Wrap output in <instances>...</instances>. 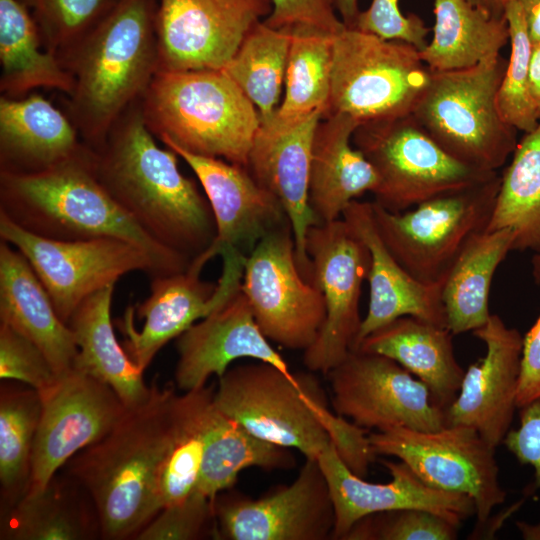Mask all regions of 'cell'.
Instances as JSON below:
<instances>
[{"mask_svg":"<svg viewBox=\"0 0 540 540\" xmlns=\"http://www.w3.org/2000/svg\"><path fill=\"white\" fill-rule=\"evenodd\" d=\"M148 129L141 98L114 122L95 152V173L111 197L157 241L191 259L216 238L210 204L160 148Z\"/></svg>","mask_w":540,"mask_h":540,"instance_id":"6da1fadb","label":"cell"},{"mask_svg":"<svg viewBox=\"0 0 540 540\" xmlns=\"http://www.w3.org/2000/svg\"><path fill=\"white\" fill-rule=\"evenodd\" d=\"M176 397L173 387L153 382L144 403L68 460L65 473L89 493L102 539H135L161 511L159 481L176 437Z\"/></svg>","mask_w":540,"mask_h":540,"instance_id":"7a4b0ae2","label":"cell"},{"mask_svg":"<svg viewBox=\"0 0 540 540\" xmlns=\"http://www.w3.org/2000/svg\"><path fill=\"white\" fill-rule=\"evenodd\" d=\"M0 212L49 239L128 241L148 253L156 277L185 271L192 261L157 241L111 197L97 179L90 147L43 172H0Z\"/></svg>","mask_w":540,"mask_h":540,"instance_id":"3957f363","label":"cell"},{"mask_svg":"<svg viewBox=\"0 0 540 540\" xmlns=\"http://www.w3.org/2000/svg\"><path fill=\"white\" fill-rule=\"evenodd\" d=\"M157 6L158 0H119L61 62L74 78L63 111L93 150L158 71Z\"/></svg>","mask_w":540,"mask_h":540,"instance_id":"277c9868","label":"cell"},{"mask_svg":"<svg viewBox=\"0 0 540 540\" xmlns=\"http://www.w3.org/2000/svg\"><path fill=\"white\" fill-rule=\"evenodd\" d=\"M141 104L161 142L247 168L260 115L223 70L158 71Z\"/></svg>","mask_w":540,"mask_h":540,"instance_id":"5b68a950","label":"cell"},{"mask_svg":"<svg viewBox=\"0 0 540 540\" xmlns=\"http://www.w3.org/2000/svg\"><path fill=\"white\" fill-rule=\"evenodd\" d=\"M312 373L287 374L262 361L240 364L218 378L214 401L255 437L318 459L333 444L327 430L333 411Z\"/></svg>","mask_w":540,"mask_h":540,"instance_id":"8992f818","label":"cell"},{"mask_svg":"<svg viewBox=\"0 0 540 540\" xmlns=\"http://www.w3.org/2000/svg\"><path fill=\"white\" fill-rule=\"evenodd\" d=\"M506 64L499 54L469 68L432 71L412 111L445 151L488 172L503 166L518 144L517 130L504 121L497 106Z\"/></svg>","mask_w":540,"mask_h":540,"instance_id":"52a82bcc","label":"cell"},{"mask_svg":"<svg viewBox=\"0 0 540 540\" xmlns=\"http://www.w3.org/2000/svg\"><path fill=\"white\" fill-rule=\"evenodd\" d=\"M432 70L413 45L345 26L334 35L329 105L360 124L412 114Z\"/></svg>","mask_w":540,"mask_h":540,"instance_id":"ba28073f","label":"cell"},{"mask_svg":"<svg viewBox=\"0 0 540 540\" xmlns=\"http://www.w3.org/2000/svg\"><path fill=\"white\" fill-rule=\"evenodd\" d=\"M501 178L446 193L390 212L372 202L377 231L399 264L425 284L445 282L451 267L478 234L486 231Z\"/></svg>","mask_w":540,"mask_h":540,"instance_id":"9c48e42d","label":"cell"},{"mask_svg":"<svg viewBox=\"0 0 540 540\" xmlns=\"http://www.w3.org/2000/svg\"><path fill=\"white\" fill-rule=\"evenodd\" d=\"M352 140L378 175L374 202L390 212L405 211L497 175L454 158L412 114L361 123Z\"/></svg>","mask_w":540,"mask_h":540,"instance_id":"30bf717a","label":"cell"},{"mask_svg":"<svg viewBox=\"0 0 540 540\" xmlns=\"http://www.w3.org/2000/svg\"><path fill=\"white\" fill-rule=\"evenodd\" d=\"M368 440L376 456L397 457L430 487L469 496L478 524L506 499L496 448L472 427L445 426L430 432L393 427L368 432Z\"/></svg>","mask_w":540,"mask_h":540,"instance_id":"8fae6325","label":"cell"},{"mask_svg":"<svg viewBox=\"0 0 540 540\" xmlns=\"http://www.w3.org/2000/svg\"><path fill=\"white\" fill-rule=\"evenodd\" d=\"M0 237L26 257L66 324L85 298L123 275L140 271L151 279L157 276L148 253L121 239H49L28 232L1 212Z\"/></svg>","mask_w":540,"mask_h":540,"instance_id":"7c38bea8","label":"cell"},{"mask_svg":"<svg viewBox=\"0 0 540 540\" xmlns=\"http://www.w3.org/2000/svg\"><path fill=\"white\" fill-rule=\"evenodd\" d=\"M222 273L217 283L200 275L211 260L207 251L182 272L151 279L150 295L129 306L117 326L125 336L123 348L144 372L170 340L221 306L240 286L246 257L231 248L221 250Z\"/></svg>","mask_w":540,"mask_h":540,"instance_id":"4fadbf2b","label":"cell"},{"mask_svg":"<svg viewBox=\"0 0 540 540\" xmlns=\"http://www.w3.org/2000/svg\"><path fill=\"white\" fill-rule=\"evenodd\" d=\"M306 252L310 281L322 292L326 317L315 341L303 351V363L310 372L327 375L347 356L359 333L361 289L371 254L342 217L311 226Z\"/></svg>","mask_w":540,"mask_h":540,"instance_id":"5bb4252c","label":"cell"},{"mask_svg":"<svg viewBox=\"0 0 540 540\" xmlns=\"http://www.w3.org/2000/svg\"><path fill=\"white\" fill-rule=\"evenodd\" d=\"M241 290L269 341L303 351L315 341L325 302L298 267L290 222L266 235L246 257Z\"/></svg>","mask_w":540,"mask_h":540,"instance_id":"9a60e30c","label":"cell"},{"mask_svg":"<svg viewBox=\"0 0 540 540\" xmlns=\"http://www.w3.org/2000/svg\"><path fill=\"white\" fill-rule=\"evenodd\" d=\"M327 376L333 411L361 428L445 427V411L433 403L428 387L391 358L350 350Z\"/></svg>","mask_w":540,"mask_h":540,"instance_id":"2e32d148","label":"cell"},{"mask_svg":"<svg viewBox=\"0 0 540 540\" xmlns=\"http://www.w3.org/2000/svg\"><path fill=\"white\" fill-rule=\"evenodd\" d=\"M215 538L225 540L332 539L335 510L317 459L305 458L295 480L251 498L231 489L214 501Z\"/></svg>","mask_w":540,"mask_h":540,"instance_id":"e0dca14e","label":"cell"},{"mask_svg":"<svg viewBox=\"0 0 540 540\" xmlns=\"http://www.w3.org/2000/svg\"><path fill=\"white\" fill-rule=\"evenodd\" d=\"M39 394L41 415L27 494L44 489L60 467L106 436L128 409L108 384L76 369L59 375Z\"/></svg>","mask_w":540,"mask_h":540,"instance_id":"ac0fdd59","label":"cell"},{"mask_svg":"<svg viewBox=\"0 0 540 540\" xmlns=\"http://www.w3.org/2000/svg\"><path fill=\"white\" fill-rule=\"evenodd\" d=\"M272 9V0H158V71L222 70Z\"/></svg>","mask_w":540,"mask_h":540,"instance_id":"d6986e66","label":"cell"},{"mask_svg":"<svg viewBox=\"0 0 540 540\" xmlns=\"http://www.w3.org/2000/svg\"><path fill=\"white\" fill-rule=\"evenodd\" d=\"M276 113V112H275ZM323 118L320 110L260 122L248 158L253 178L282 204L292 226L298 267L310 281L311 262L306 252L309 228L319 224L309 204L312 141Z\"/></svg>","mask_w":540,"mask_h":540,"instance_id":"ffe728a7","label":"cell"},{"mask_svg":"<svg viewBox=\"0 0 540 540\" xmlns=\"http://www.w3.org/2000/svg\"><path fill=\"white\" fill-rule=\"evenodd\" d=\"M317 460L335 510L332 539L343 540L358 520L383 511L422 509L458 526L476 513L474 501L469 496L430 487L400 460H380L390 474L387 483H372L354 474L340 458L334 444Z\"/></svg>","mask_w":540,"mask_h":540,"instance_id":"44dd1931","label":"cell"},{"mask_svg":"<svg viewBox=\"0 0 540 540\" xmlns=\"http://www.w3.org/2000/svg\"><path fill=\"white\" fill-rule=\"evenodd\" d=\"M472 332L486 353L465 371L456 398L445 410V426L472 427L497 448L517 409L523 336L496 314Z\"/></svg>","mask_w":540,"mask_h":540,"instance_id":"7402d4cb","label":"cell"},{"mask_svg":"<svg viewBox=\"0 0 540 540\" xmlns=\"http://www.w3.org/2000/svg\"><path fill=\"white\" fill-rule=\"evenodd\" d=\"M162 143L187 163L206 194L216 225L208 248L212 257L224 248L247 257L266 235L290 222L280 201L246 167Z\"/></svg>","mask_w":540,"mask_h":540,"instance_id":"603a6c76","label":"cell"},{"mask_svg":"<svg viewBox=\"0 0 540 540\" xmlns=\"http://www.w3.org/2000/svg\"><path fill=\"white\" fill-rule=\"evenodd\" d=\"M175 381L189 391L220 378L242 358L272 364L293 374L284 358L260 330L241 286L216 310L193 324L176 341Z\"/></svg>","mask_w":540,"mask_h":540,"instance_id":"cb8c5ba5","label":"cell"},{"mask_svg":"<svg viewBox=\"0 0 540 540\" xmlns=\"http://www.w3.org/2000/svg\"><path fill=\"white\" fill-rule=\"evenodd\" d=\"M342 218L371 254L367 276L369 306L352 349L368 334L401 316H413L447 328L442 301L444 282L425 284L399 264L377 231L372 202L353 200L343 211Z\"/></svg>","mask_w":540,"mask_h":540,"instance_id":"d4e9b609","label":"cell"},{"mask_svg":"<svg viewBox=\"0 0 540 540\" xmlns=\"http://www.w3.org/2000/svg\"><path fill=\"white\" fill-rule=\"evenodd\" d=\"M87 147L67 114L42 95H1L0 172H43Z\"/></svg>","mask_w":540,"mask_h":540,"instance_id":"484cf974","label":"cell"},{"mask_svg":"<svg viewBox=\"0 0 540 540\" xmlns=\"http://www.w3.org/2000/svg\"><path fill=\"white\" fill-rule=\"evenodd\" d=\"M215 388L206 384L189 390L204 443L196 489L213 501L219 493L233 488L246 468L273 471L296 464L291 449L255 437L222 412L214 401Z\"/></svg>","mask_w":540,"mask_h":540,"instance_id":"4316f807","label":"cell"},{"mask_svg":"<svg viewBox=\"0 0 540 540\" xmlns=\"http://www.w3.org/2000/svg\"><path fill=\"white\" fill-rule=\"evenodd\" d=\"M0 322L32 340L57 374L74 369V335L58 316L49 294L26 257L0 242Z\"/></svg>","mask_w":540,"mask_h":540,"instance_id":"83f0119b","label":"cell"},{"mask_svg":"<svg viewBox=\"0 0 540 540\" xmlns=\"http://www.w3.org/2000/svg\"><path fill=\"white\" fill-rule=\"evenodd\" d=\"M360 123L347 114H332L317 124L312 141L309 204L319 223L342 217L365 192L377 190L379 178L351 139Z\"/></svg>","mask_w":540,"mask_h":540,"instance_id":"f1b7e54d","label":"cell"},{"mask_svg":"<svg viewBox=\"0 0 540 540\" xmlns=\"http://www.w3.org/2000/svg\"><path fill=\"white\" fill-rule=\"evenodd\" d=\"M454 335L413 316H401L363 338L352 350L393 359L429 389L433 403L444 411L456 398L465 370L453 349Z\"/></svg>","mask_w":540,"mask_h":540,"instance_id":"f546056e","label":"cell"},{"mask_svg":"<svg viewBox=\"0 0 540 540\" xmlns=\"http://www.w3.org/2000/svg\"><path fill=\"white\" fill-rule=\"evenodd\" d=\"M115 284L85 298L67 322L78 349L74 369L108 384L127 408L144 403L151 394L140 370L119 344L111 319Z\"/></svg>","mask_w":540,"mask_h":540,"instance_id":"4dcf8cb0","label":"cell"},{"mask_svg":"<svg viewBox=\"0 0 540 540\" xmlns=\"http://www.w3.org/2000/svg\"><path fill=\"white\" fill-rule=\"evenodd\" d=\"M101 538L95 505L72 476L54 475L41 491L1 510L2 540H89Z\"/></svg>","mask_w":540,"mask_h":540,"instance_id":"1f68e13d","label":"cell"},{"mask_svg":"<svg viewBox=\"0 0 540 540\" xmlns=\"http://www.w3.org/2000/svg\"><path fill=\"white\" fill-rule=\"evenodd\" d=\"M0 92L21 98L39 88L69 95L72 74L59 58L47 51L38 27L19 0H0Z\"/></svg>","mask_w":540,"mask_h":540,"instance_id":"d6a6232c","label":"cell"},{"mask_svg":"<svg viewBox=\"0 0 540 540\" xmlns=\"http://www.w3.org/2000/svg\"><path fill=\"white\" fill-rule=\"evenodd\" d=\"M515 232L510 228L484 231L461 252L446 276L442 301L447 328L453 335L474 331L489 316V293L498 266L513 251Z\"/></svg>","mask_w":540,"mask_h":540,"instance_id":"836d02e7","label":"cell"},{"mask_svg":"<svg viewBox=\"0 0 540 540\" xmlns=\"http://www.w3.org/2000/svg\"><path fill=\"white\" fill-rule=\"evenodd\" d=\"M433 38L419 51L432 71L465 69L497 56L509 41L506 18H493L467 0H434Z\"/></svg>","mask_w":540,"mask_h":540,"instance_id":"e575fe53","label":"cell"},{"mask_svg":"<svg viewBox=\"0 0 540 540\" xmlns=\"http://www.w3.org/2000/svg\"><path fill=\"white\" fill-rule=\"evenodd\" d=\"M486 231L512 229L513 250L540 253V121L518 142Z\"/></svg>","mask_w":540,"mask_h":540,"instance_id":"d590c367","label":"cell"},{"mask_svg":"<svg viewBox=\"0 0 540 540\" xmlns=\"http://www.w3.org/2000/svg\"><path fill=\"white\" fill-rule=\"evenodd\" d=\"M41 415V397L31 387L3 383L0 391L1 510L28 492L32 452Z\"/></svg>","mask_w":540,"mask_h":540,"instance_id":"8d00e7d4","label":"cell"},{"mask_svg":"<svg viewBox=\"0 0 540 540\" xmlns=\"http://www.w3.org/2000/svg\"><path fill=\"white\" fill-rule=\"evenodd\" d=\"M291 41L288 28L257 22L222 69L255 105L260 122L273 117L280 95Z\"/></svg>","mask_w":540,"mask_h":540,"instance_id":"74e56055","label":"cell"},{"mask_svg":"<svg viewBox=\"0 0 540 540\" xmlns=\"http://www.w3.org/2000/svg\"><path fill=\"white\" fill-rule=\"evenodd\" d=\"M291 41L285 73V96L276 115L294 118L327 112L332 80L334 33L309 26L288 28Z\"/></svg>","mask_w":540,"mask_h":540,"instance_id":"f35d334b","label":"cell"},{"mask_svg":"<svg viewBox=\"0 0 540 540\" xmlns=\"http://www.w3.org/2000/svg\"><path fill=\"white\" fill-rule=\"evenodd\" d=\"M31 13L44 48L62 62L113 11L119 0H19Z\"/></svg>","mask_w":540,"mask_h":540,"instance_id":"ab89813d","label":"cell"},{"mask_svg":"<svg viewBox=\"0 0 540 540\" xmlns=\"http://www.w3.org/2000/svg\"><path fill=\"white\" fill-rule=\"evenodd\" d=\"M511 52L497 92L501 117L517 131L531 132L540 121L530 94L529 69L532 54L522 8L518 0H510L505 8Z\"/></svg>","mask_w":540,"mask_h":540,"instance_id":"60d3db41","label":"cell"},{"mask_svg":"<svg viewBox=\"0 0 540 540\" xmlns=\"http://www.w3.org/2000/svg\"><path fill=\"white\" fill-rule=\"evenodd\" d=\"M176 413V437L159 481L161 510L184 501L196 489L203 460L204 443L189 391L177 394Z\"/></svg>","mask_w":540,"mask_h":540,"instance_id":"b9f144b4","label":"cell"},{"mask_svg":"<svg viewBox=\"0 0 540 540\" xmlns=\"http://www.w3.org/2000/svg\"><path fill=\"white\" fill-rule=\"evenodd\" d=\"M458 525L422 509H396L358 520L343 540H454Z\"/></svg>","mask_w":540,"mask_h":540,"instance_id":"7bdbcfd3","label":"cell"},{"mask_svg":"<svg viewBox=\"0 0 540 540\" xmlns=\"http://www.w3.org/2000/svg\"><path fill=\"white\" fill-rule=\"evenodd\" d=\"M215 538L213 500L195 489L184 501L164 507L135 537L137 540Z\"/></svg>","mask_w":540,"mask_h":540,"instance_id":"ee69618b","label":"cell"},{"mask_svg":"<svg viewBox=\"0 0 540 540\" xmlns=\"http://www.w3.org/2000/svg\"><path fill=\"white\" fill-rule=\"evenodd\" d=\"M56 373L43 351L28 337L0 322V378L17 381L41 392L51 386Z\"/></svg>","mask_w":540,"mask_h":540,"instance_id":"f6af8a7d","label":"cell"},{"mask_svg":"<svg viewBox=\"0 0 540 540\" xmlns=\"http://www.w3.org/2000/svg\"><path fill=\"white\" fill-rule=\"evenodd\" d=\"M352 28L386 40L409 43L422 51L427 46L429 28L415 14L404 15L399 0H372L365 11H360Z\"/></svg>","mask_w":540,"mask_h":540,"instance_id":"bcb514c9","label":"cell"},{"mask_svg":"<svg viewBox=\"0 0 540 540\" xmlns=\"http://www.w3.org/2000/svg\"><path fill=\"white\" fill-rule=\"evenodd\" d=\"M273 9L263 22L275 29L309 26L331 33L345 27L334 0H272Z\"/></svg>","mask_w":540,"mask_h":540,"instance_id":"7dc6e473","label":"cell"},{"mask_svg":"<svg viewBox=\"0 0 540 540\" xmlns=\"http://www.w3.org/2000/svg\"><path fill=\"white\" fill-rule=\"evenodd\" d=\"M520 425L510 429L503 444L518 462L534 470L532 489H540V398L522 406Z\"/></svg>","mask_w":540,"mask_h":540,"instance_id":"c3c4849f","label":"cell"},{"mask_svg":"<svg viewBox=\"0 0 540 540\" xmlns=\"http://www.w3.org/2000/svg\"><path fill=\"white\" fill-rule=\"evenodd\" d=\"M540 398V314L523 336L517 408Z\"/></svg>","mask_w":540,"mask_h":540,"instance_id":"681fc988","label":"cell"},{"mask_svg":"<svg viewBox=\"0 0 540 540\" xmlns=\"http://www.w3.org/2000/svg\"><path fill=\"white\" fill-rule=\"evenodd\" d=\"M532 46L540 45V0H518Z\"/></svg>","mask_w":540,"mask_h":540,"instance_id":"f907efd6","label":"cell"},{"mask_svg":"<svg viewBox=\"0 0 540 540\" xmlns=\"http://www.w3.org/2000/svg\"><path fill=\"white\" fill-rule=\"evenodd\" d=\"M529 88L533 103L540 113V45L532 49L530 69H529Z\"/></svg>","mask_w":540,"mask_h":540,"instance_id":"816d5d0a","label":"cell"},{"mask_svg":"<svg viewBox=\"0 0 540 540\" xmlns=\"http://www.w3.org/2000/svg\"><path fill=\"white\" fill-rule=\"evenodd\" d=\"M336 10L341 16L345 26L352 28L360 13L358 9V0H334Z\"/></svg>","mask_w":540,"mask_h":540,"instance_id":"f5cc1de1","label":"cell"},{"mask_svg":"<svg viewBox=\"0 0 540 540\" xmlns=\"http://www.w3.org/2000/svg\"><path fill=\"white\" fill-rule=\"evenodd\" d=\"M471 5L480 9L493 18H504L505 8L510 0H467Z\"/></svg>","mask_w":540,"mask_h":540,"instance_id":"db71d44e","label":"cell"},{"mask_svg":"<svg viewBox=\"0 0 540 540\" xmlns=\"http://www.w3.org/2000/svg\"><path fill=\"white\" fill-rule=\"evenodd\" d=\"M516 527L525 540H540V521L531 524L525 521H517Z\"/></svg>","mask_w":540,"mask_h":540,"instance_id":"11a10c76","label":"cell"},{"mask_svg":"<svg viewBox=\"0 0 540 540\" xmlns=\"http://www.w3.org/2000/svg\"><path fill=\"white\" fill-rule=\"evenodd\" d=\"M532 275L536 283L540 284V253H535L531 259Z\"/></svg>","mask_w":540,"mask_h":540,"instance_id":"9f6ffc18","label":"cell"}]
</instances>
